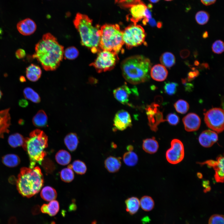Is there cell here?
Instances as JSON below:
<instances>
[{
    "label": "cell",
    "instance_id": "cell-1",
    "mask_svg": "<svg viewBox=\"0 0 224 224\" xmlns=\"http://www.w3.org/2000/svg\"><path fill=\"white\" fill-rule=\"evenodd\" d=\"M33 58L40 63L47 71L56 70L63 57L64 47L56 38L50 33L44 35L36 44Z\"/></svg>",
    "mask_w": 224,
    "mask_h": 224
},
{
    "label": "cell",
    "instance_id": "cell-2",
    "mask_svg": "<svg viewBox=\"0 0 224 224\" xmlns=\"http://www.w3.org/2000/svg\"><path fill=\"white\" fill-rule=\"evenodd\" d=\"M125 80L133 84L145 82L150 77L151 63L147 58L141 55L128 57L123 61L121 66Z\"/></svg>",
    "mask_w": 224,
    "mask_h": 224
},
{
    "label": "cell",
    "instance_id": "cell-3",
    "mask_svg": "<svg viewBox=\"0 0 224 224\" xmlns=\"http://www.w3.org/2000/svg\"><path fill=\"white\" fill-rule=\"evenodd\" d=\"M73 23L80 34L82 45L90 49L92 53L100 51L99 26H93L92 19L87 15L80 13H77Z\"/></svg>",
    "mask_w": 224,
    "mask_h": 224
},
{
    "label": "cell",
    "instance_id": "cell-4",
    "mask_svg": "<svg viewBox=\"0 0 224 224\" xmlns=\"http://www.w3.org/2000/svg\"><path fill=\"white\" fill-rule=\"evenodd\" d=\"M43 184V175L38 166L21 169L16 186L18 192L23 197H32L40 191Z\"/></svg>",
    "mask_w": 224,
    "mask_h": 224
},
{
    "label": "cell",
    "instance_id": "cell-5",
    "mask_svg": "<svg viewBox=\"0 0 224 224\" xmlns=\"http://www.w3.org/2000/svg\"><path fill=\"white\" fill-rule=\"evenodd\" d=\"M48 137L42 130L36 129L31 132L29 137L25 138L23 148L27 151L30 160V168L35 167L36 163L41 165L46 155L45 149L48 146Z\"/></svg>",
    "mask_w": 224,
    "mask_h": 224
},
{
    "label": "cell",
    "instance_id": "cell-6",
    "mask_svg": "<svg viewBox=\"0 0 224 224\" xmlns=\"http://www.w3.org/2000/svg\"><path fill=\"white\" fill-rule=\"evenodd\" d=\"M100 29L99 47L100 50L108 51L117 54L124 44L122 31L119 25L105 24L101 26Z\"/></svg>",
    "mask_w": 224,
    "mask_h": 224
},
{
    "label": "cell",
    "instance_id": "cell-7",
    "mask_svg": "<svg viewBox=\"0 0 224 224\" xmlns=\"http://www.w3.org/2000/svg\"><path fill=\"white\" fill-rule=\"evenodd\" d=\"M146 36L144 29L136 24L128 26L122 31L124 44L128 49L142 44L144 42Z\"/></svg>",
    "mask_w": 224,
    "mask_h": 224
},
{
    "label": "cell",
    "instance_id": "cell-8",
    "mask_svg": "<svg viewBox=\"0 0 224 224\" xmlns=\"http://www.w3.org/2000/svg\"><path fill=\"white\" fill-rule=\"evenodd\" d=\"M118 58L117 54L101 50L98 52L97 58L90 66L93 67L99 73L109 71L114 67Z\"/></svg>",
    "mask_w": 224,
    "mask_h": 224
},
{
    "label": "cell",
    "instance_id": "cell-9",
    "mask_svg": "<svg viewBox=\"0 0 224 224\" xmlns=\"http://www.w3.org/2000/svg\"><path fill=\"white\" fill-rule=\"evenodd\" d=\"M224 111L221 108H213L204 114V120L207 126L218 133L224 129Z\"/></svg>",
    "mask_w": 224,
    "mask_h": 224
},
{
    "label": "cell",
    "instance_id": "cell-10",
    "mask_svg": "<svg viewBox=\"0 0 224 224\" xmlns=\"http://www.w3.org/2000/svg\"><path fill=\"white\" fill-rule=\"evenodd\" d=\"M183 144L179 140L175 139L171 142V147L166 153V157L169 162L176 164L180 162L184 156Z\"/></svg>",
    "mask_w": 224,
    "mask_h": 224
},
{
    "label": "cell",
    "instance_id": "cell-11",
    "mask_svg": "<svg viewBox=\"0 0 224 224\" xmlns=\"http://www.w3.org/2000/svg\"><path fill=\"white\" fill-rule=\"evenodd\" d=\"M159 107V105L153 103L148 105L146 110L149 126L152 131L155 132L157 130V126L161 123L166 121L163 119V114L160 111Z\"/></svg>",
    "mask_w": 224,
    "mask_h": 224
},
{
    "label": "cell",
    "instance_id": "cell-12",
    "mask_svg": "<svg viewBox=\"0 0 224 224\" xmlns=\"http://www.w3.org/2000/svg\"><path fill=\"white\" fill-rule=\"evenodd\" d=\"M114 125L117 130L123 131L132 125V119L129 114L126 111L121 110L115 114L114 120Z\"/></svg>",
    "mask_w": 224,
    "mask_h": 224
},
{
    "label": "cell",
    "instance_id": "cell-13",
    "mask_svg": "<svg viewBox=\"0 0 224 224\" xmlns=\"http://www.w3.org/2000/svg\"><path fill=\"white\" fill-rule=\"evenodd\" d=\"M185 130L187 132H193L197 130L201 124V119L196 114L191 113L185 116L183 119Z\"/></svg>",
    "mask_w": 224,
    "mask_h": 224
},
{
    "label": "cell",
    "instance_id": "cell-14",
    "mask_svg": "<svg viewBox=\"0 0 224 224\" xmlns=\"http://www.w3.org/2000/svg\"><path fill=\"white\" fill-rule=\"evenodd\" d=\"M130 8V19L134 23L136 24L142 19L144 20L145 12L147 7L143 2L141 1Z\"/></svg>",
    "mask_w": 224,
    "mask_h": 224
},
{
    "label": "cell",
    "instance_id": "cell-15",
    "mask_svg": "<svg viewBox=\"0 0 224 224\" xmlns=\"http://www.w3.org/2000/svg\"><path fill=\"white\" fill-rule=\"evenodd\" d=\"M218 139V136L217 133L210 130H206L203 132L198 138L200 144L205 147H212Z\"/></svg>",
    "mask_w": 224,
    "mask_h": 224
},
{
    "label": "cell",
    "instance_id": "cell-16",
    "mask_svg": "<svg viewBox=\"0 0 224 224\" xmlns=\"http://www.w3.org/2000/svg\"><path fill=\"white\" fill-rule=\"evenodd\" d=\"M17 28L19 32L24 35L33 34L36 29L35 22L32 19L27 18L20 21L17 24Z\"/></svg>",
    "mask_w": 224,
    "mask_h": 224
},
{
    "label": "cell",
    "instance_id": "cell-17",
    "mask_svg": "<svg viewBox=\"0 0 224 224\" xmlns=\"http://www.w3.org/2000/svg\"><path fill=\"white\" fill-rule=\"evenodd\" d=\"M132 89H130L124 84L115 89L113 91V95L115 98L119 102L124 105H128Z\"/></svg>",
    "mask_w": 224,
    "mask_h": 224
},
{
    "label": "cell",
    "instance_id": "cell-18",
    "mask_svg": "<svg viewBox=\"0 0 224 224\" xmlns=\"http://www.w3.org/2000/svg\"><path fill=\"white\" fill-rule=\"evenodd\" d=\"M10 109L0 111V138H3L5 133L9 132L11 125V117L9 113Z\"/></svg>",
    "mask_w": 224,
    "mask_h": 224
},
{
    "label": "cell",
    "instance_id": "cell-19",
    "mask_svg": "<svg viewBox=\"0 0 224 224\" xmlns=\"http://www.w3.org/2000/svg\"><path fill=\"white\" fill-rule=\"evenodd\" d=\"M168 72L165 67L162 65L157 64L151 68L150 75L155 80L159 82L164 81L166 78Z\"/></svg>",
    "mask_w": 224,
    "mask_h": 224
},
{
    "label": "cell",
    "instance_id": "cell-20",
    "mask_svg": "<svg viewBox=\"0 0 224 224\" xmlns=\"http://www.w3.org/2000/svg\"><path fill=\"white\" fill-rule=\"evenodd\" d=\"M104 165L108 171L114 173L119 170L121 166V163L119 157L110 156L105 160Z\"/></svg>",
    "mask_w": 224,
    "mask_h": 224
},
{
    "label": "cell",
    "instance_id": "cell-21",
    "mask_svg": "<svg viewBox=\"0 0 224 224\" xmlns=\"http://www.w3.org/2000/svg\"><path fill=\"white\" fill-rule=\"evenodd\" d=\"M217 163L213 167L215 170L214 175L216 181L219 183L224 182V157L220 156L217 158Z\"/></svg>",
    "mask_w": 224,
    "mask_h": 224
},
{
    "label": "cell",
    "instance_id": "cell-22",
    "mask_svg": "<svg viewBox=\"0 0 224 224\" xmlns=\"http://www.w3.org/2000/svg\"><path fill=\"white\" fill-rule=\"evenodd\" d=\"M26 76L30 81L35 82L40 78L42 71L38 66L32 64L26 68Z\"/></svg>",
    "mask_w": 224,
    "mask_h": 224
},
{
    "label": "cell",
    "instance_id": "cell-23",
    "mask_svg": "<svg viewBox=\"0 0 224 224\" xmlns=\"http://www.w3.org/2000/svg\"><path fill=\"white\" fill-rule=\"evenodd\" d=\"M59 209V203L57 201L55 200L50 201L48 204H43L40 208L42 213L48 214L51 216L56 215Z\"/></svg>",
    "mask_w": 224,
    "mask_h": 224
},
{
    "label": "cell",
    "instance_id": "cell-24",
    "mask_svg": "<svg viewBox=\"0 0 224 224\" xmlns=\"http://www.w3.org/2000/svg\"><path fill=\"white\" fill-rule=\"evenodd\" d=\"M159 148V144L155 137L147 138L143 141L142 148L146 152L150 154L155 153Z\"/></svg>",
    "mask_w": 224,
    "mask_h": 224
},
{
    "label": "cell",
    "instance_id": "cell-25",
    "mask_svg": "<svg viewBox=\"0 0 224 224\" xmlns=\"http://www.w3.org/2000/svg\"><path fill=\"white\" fill-rule=\"evenodd\" d=\"M125 203L126 211L130 215H133L138 212L140 207V201L138 198H129L125 200Z\"/></svg>",
    "mask_w": 224,
    "mask_h": 224
},
{
    "label": "cell",
    "instance_id": "cell-26",
    "mask_svg": "<svg viewBox=\"0 0 224 224\" xmlns=\"http://www.w3.org/2000/svg\"><path fill=\"white\" fill-rule=\"evenodd\" d=\"M48 118L46 114L42 110H39L32 119L34 125L37 127L43 128L47 125Z\"/></svg>",
    "mask_w": 224,
    "mask_h": 224
},
{
    "label": "cell",
    "instance_id": "cell-27",
    "mask_svg": "<svg viewBox=\"0 0 224 224\" xmlns=\"http://www.w3.org/2000/svg\"><path fill=\"white\" fill-rule=\"evenodd\" d=\"M77 134L74 133L68 134L64 139V142L68 149L71 151H74L77 149L78 143Z\"/></svg>",
    "mask_w": 224,
    "mask_h": 224
},
{
    "label": "cell",
    "instance_id": "cell-28",
    "mask_svg": "<svg viewBox=\"0 0 224 224\" xmlns=\"http://www.w3.org/2000/svg\"><path fill=\"white\" fill-rule=\"evenodd\" d=\"M25 141V138L21 134L16 133L10 135L8 142L9 145L12 147L22 146L24 147Z\"/></svg>",
    "mask_w": 224,
    "mask_h": 224
},
{
    "label": "cell",
    "instance_id": "cell-29",
    "mask_svg": "<svg viewBox=\"0 0 224 224\" xmlns=\"http://www.w3.org/2000/svg\"><path fill=\"white\" fill-rule=\"evenodd\" d=\"M40 196L44 200L50 202L56 198L57 193L56 190L53 188L46 186L44 187L41 190Z\"/></svg>",
    "mask_w": 224,
    "mask_h": 224
},
{
    "label": "cell",
    "instance_id": "cell-30",
    "mask_svg": "<svg viewBox=\"0 0 224 224\" xmlns=\"http://www.w3.org/2000/svg\"><path fill=\"white\" fill-rule=\"evenodd\" d=\"M160 61L162 65L170 68L175 65V58L171 53L166 52L161 54L160 58Z\"/></svg>",
    "mask_w": 224,
    "mask_h": 224
},
{
    "label": "cell",
    "instance_id": "cell-31",
    "mask_svg": "<svg viewBox=\"0 0 224 224\" xmlns=\"http://www.w3.org/2000/svg\"><path fill=\"white\" fill-rule=\"evenodd\" d=\"M55 158L58 164L64 166L68 164L70 162L71 156L68 152L64 150H61L56 153Z\"/></svg>",
    "mask_w": 224,
    "mask_h": 224
},
{
    "label": "cell",
    "instance_id": "cell-32",
    "mask_svg": "<svg viewBox=\"0 0 224 224\" xmlns=\"http://www.w3.org/2000/svg\"><path fill=\"white\" fill-rule=\"evenodd\" d=\"M3 163L6 166L11 167L17 166L20 162L19 157L14 154H8L3 156L2 158Z\"/></svg>",
    "mask_w": 224,
    "mask_h": 224
},
{
    "label": "cell",
    "instance_id": "cell-33",
    "mask_svg": "<svg viewBox=\"0 0 224 224\" xmlns=\"http://www.w3.org/2000/svg\"><path fill=\"white\" fill-rule=\"evenodd\" d=\"M123 159L124 163L129 166H135L138 161L137 155L132 151H128L125 153L123 155Z\"/></svg>",
    "mask_w": 224,
    "mask_h": 224
},
{
    "label": "cell",
    "instance_id": "cell-34",
    "mask_svg": "<svg viewBox=\"0 0 224 224\" xmlns=\"http://www.w3.org/2000/svg\"><path fill=\"white\" fill-rule=\"evenodd\" d=\"M139 201L140 206L141 208L145 211H150L154 208V202L150 196H144L141 198Z\"/></svg>",
    "mask_w": 224,
    "mask_h": 224
},
{
    "label": "cell",
    "instance_id": "cell-35",
    "mask_svg": "<svg viewBox=\"0 0 224 224\" xmlns=\"http://www.w3.org/2000/svg\"><path fill=\"white\" fill-rule=\"evenodd\" d=\"M23 93L25 97L35 103H39L41 99L38 94L34 90L29 87H26L23 90Z\"/></svg>",
    "mask_w": 224,
    "mask_h": 224
},
{
    "label": "cell",
    "instance_id": "cell-36",
    "mask_svg": "<svg viewBox=\"0 0 224 224\" xmlns=\"http://www.w3.org/2000/svg\"><path fill=\"white\" fill-rule=\"evenodd\" d=\"M60 176L62 180L65 182H70L73 180L74 175L71 164L69 165L67 168H64L61 170Z\"/></svg>",
    "mask_w": 224,
    "mask_h": 224
},
{
    "label": "cell",
    "instance_id": "cell-37",
    "mask_svg": "<svg viewBox=\"0 0 224 224\" xmlns=\"http://www.w3.org/2000/svg\"><path fill=\"white\" fill-rule=\"evenodd\" d=\"M72 166V168L77 174L80 175L84 174L87 170L86 166L83 161L76 160L73 161Z\"/></svg>",
    "mask_w": 224,
    "mask_h": 224
},
{
    "label": "cell",
    "instance_id": "cell-38",
    "mask_svg": "<svg viewBox=\"0 0 224 224\" xmlns=\"http://www.w3.org/2000/svg\"><path fill=\"white\" fill-rule=\"evenodd\" d=\"M209 19V15L207 12L204 11H200L196 13L195 19L197 22L200 25L206 24Z\"/></svg>",
    "mask_w": 224,
    "mask_h": 224
},
{
    "label": "cell",
    "instance_id": "cell-39",
    "mask_svg": "<svg viewBox=\"0 0 224 224\" xmlns=\"http://www.w3.org/2000/svg\"><path fill=\"white\" fill-rule=\"evenodd\" d=\"M174 107L176 111L182 114L186 113L189 108V104L186 101L183 100H179L174 104Z\"/></svg>",
    "mask_w": 224,
    "mask_h": 224
},
{
    "label": "cell",
    "instance_id": "cell-40",
    "mask_svg": "<svg viewBox=\"0 0 224 224\" xmlns=\"http://www.w3.org/2000/svg\"><path fill=\"white\" fill-rule=\"evenodd\" d=\"M79 55V51L75 47L71 46L66 48L64 51L63 56L65 59L73 60Z\"/></svg>",
    "mask_w": 224,
    "mask_h": 224
},
{
    "label": "cell",
    "instance_id": "cell-41",
    "mask_svg": "<svg viewBox=\"0 0 224 224\" xmlns=\"http://www.w3.org/2000/svg\"><path fill=\"white\" fill-rule=\"evenodd\" d=\"M178 84L175 82H168L165 83L164 86L165 92L168 95H172L177 91Z\"/></svg>",
    "mask_w": 224,
    "mask_h": 224
},
{
    "label": "cell",
    "instance_id": "cell-42",
    "mask_svg": "<svg viewBox=\"0 0 224 224\" xmlns=\"http://www.w3.org/2000/svg\"><path fill=\"white\" fill-rule=\"evenodd\" d=\"M212 48L214 53L218 54H222L224 51L223 42L220 40H216L212 44Z\"/></svg>",
    "mask_w": 224,
    "mask_h": 224
},
{
    "label": "cell",
    "instance_id": "cell-43",
    "mask_svg": "<svg viewBox=\"0 0 224 224\" xmlns=\"http://www.w3.org/2000/svg\"><path fill=\"white\" fill-rule=\"evenodd\" d=\"M208 224H224V216L219 214L212 215L209 219Z\"/></svg>",
    "mask_w": 224,
    "mask_h": 224
},
{
    "label": "cell",
    "instance_id": "cell-44",
    "mask_svg": "<svg viewBox=\"0 0 224 224\" xmlns=\"http://www.w3.org/2000/svg\"><path fill=\"white\" fill-rule=\"evenodd\" d=\"M115 2L123 7H130L141 2V0H115Z\"/></svg>",
    "mask_w": 224,
    "mask_h": 224
},
{
    "label": "cell",
    "instance_id": "cell-45",
    "mask_svg": "<svg viewBox=\"0 0 224 224\" xmlns=\"http://www.w3.org/2000/svg\"><path fill=\"white\" fill-rule=\"evenodd\" d=\"M166 121L171 125H175L179 122V117L175 113H170L166 116Z\"/></svg>",
    "mask_w": 224,
    "mask_h": 224
},
{
    "label": "cell",
    "instance_id": "cell-46",
    "mask_svg": "<svg viewBox=\"0 0 224 224\" xmlns=\"http://www.w3.org/2000/svg\"><path fill=\"white\" fill-rule=\"evenodd\" d=\"M199 75V72L197 70L195 69L193 72H189L188 74V77L187 79L188 82H190L194 80Z\"/></svg>",
    "mask_w": 224,
    "mask_h": 224
},
{
    "label": "cell",
    "instance_id": "cell-47",
    "mask_svg": "<svg viewBox=\"0 0 224 224\" xmlns=\"http://www.w3.org/2000/svg\"><path fill=\"white\" fill-rule=\"evenodd\" d=\"M26 55L24 50L21 49H17L15 53V56L17 58L20 59L24 58Z\"/></svg>",
    "mask_w": 224,
    "mask_h": 224
},
{
    "label": "cell",
    "instance_id": "cell-48",
    "mask_svg": "<svg viewBox=\"0 0 224 224\" xmlns=\"http://www.w3.org/2000/svg\"><path fill=\"white\" fill-rule=\"evenodd\" d=\"M182 83L185 87V89L187 91H191L192 88L193 87V85L190 83H189L187 82V79L186 78L182 79Z\"/></svg>",
    "mask_w": 224,
    "mask_h": 224
},
{
    "label": "cell",
    "instance_id": "cell-49",
    "mask_svg": "<svg viewBox=\"0 0 224 224\" xmlns=\"http://www.w3.org/2000/svg\"><path fill=\"white\" fill-rule=\"evenodd\" d=\"M190 52L187 49H184L181 50L180 52V55L182 58H185L189 56Z\"/></svg>",
    "mask_w": 224,
    "mask_h": 224
},
{
    "label": "cell",
    "instance_id": "cell-50",
    "mask_svg": "<svg viewBox=\"0 0 224 224\" xmlns=\"http://www.w3.org/2000/svg\"><path fill=\"white\" fill-rule=\"evenodd\" d=\"M201 2L205 6H209L214 3L216 0H200Z\"/></svg>",
    "mask_w": 224,
    "mask_h": 224
},
{
    "label": "cell",
    "instance_id": "cell-51",
    "mask_svg": "<svg viewBox=\"0 0 224 224\" xmlns=\"http://www.w3.org/2000/svg\"><path fill=\"white\" fill-rule=\"evenodd\" d=\"M18 104L19 105L22 107H26L28 105V103L27 100L25 99L20 100H19Z\"/></svg>",
    "mask_w": 224,
    "mask_h": 224
},
{
    "label": "cell",
    "instance_id": "cell-52",
    "mask_svg": "<svg viewBox=\"0 0 224 224\" xmlns=\"http://www.w3.org/2000/svg\"><path fill=\"white\" fill-rule=\"evenodd\" d=\"M16 219L14 217H11L9 219L8 224H16Z\"/></svg>",
    "mask_w": 224,
    "mask_h": 224
},
{
    "label": "cell",
    "instance_id": "cell-53",
    "mask_svg": "<svg viewBox=\"0 0 224 224\" xmlns=\"http://www.w3.org/2000/svg\"><path fill=\"white\" fill-rule=\"evenodd\" d=\"M127 149L128 151H132L133 149V147L131 145H129L127 147Z\"/></svg>",
    "mask_w": 224,
    "mask_h": 224
},
{
    "label": "cell",
    "instance_id": "cell-54",
    "mask_svg": "<svg viewBox=\"0 0 224 224\" xmlns=\"http://www.w3.org/2000/svg\"><path fill=\"white\" fill-rule=\"evenodd\" d=\"M19 80L21 82H24L26 81L25 78L22 76H20Z\"/></svg>",
    "mask_w": 224,
    "mask_h": 224
},
{
    "label": "cell",
    "instance_id": "cell-55",
    "mask_svg": "<svg viewBox=\"0 0 224 224\" xmlns=\"http://www.w3.org/2000/svg\"><path fill=\"white\" fill-rule=\"evenodd\" d=\"M208 36V33L207 31L204 32L203 35V37L204 38H206Z\"/></svg>",
    "mask_w": 224,
    "mask_h": 224
},
{
    "label": "cell",
    "instance_id": "cell-56",
    "mask_svg": "<svg viewBox=\"0 0 224 224\" xmlns=\"http://www.w3.org/2000/svg\"><path fill=\"white\" fill-rule=\"evenodd\" d=\"M157 26L158 27L160 28L162 26V23L161 22H159L157 23Z\"/></svg>",
    "mask_w": 224,
    "mask_h": 224
},
{
    "label": "cell",
    "instance_id": "cell-57",
    "mask_svg": "<svg viewBox=\"0 0 224 224\" xmlns=\"http://www.w3.org/2000/svg\"><path fill=\"white\" fill-rule=\"evenodd\" d=\"M197 176L200 179L202 178L203 177L202 174L200 173H197Z\"/></svg>",
    "mask_w": 224,
    "mask_h": 224
},
{
    "label": "cell",
    "instance_id": "cell-58",
    "mask_svg": "<svg viewBox=\"0 0 224 224\" xmlns=\"http://www.w3.org/2000/svg\"><path fill=\"white\" fill-rule=\"evenodd\" d=\"M160 0H149L150 2L155 3L158 2Z\"/></svg>",
    "mask_w": 224,
    "mask_h": 224
},
{
    "label": "cell",
    "instance_id": "cell-59",
    "mask_svg": "<svg viewBox=\"0 0 224 224\" xmlns=\"http://www.w3.org/2000/svg\"><path fill=\"white\" fill-rule=\"evenodd\" d=\"M194 65L196 66H198L199 64V62L197 60H195L194 62Z\"/></svg>",
    "mask_w": 224,
    "mask_h": 224
},
{
    "label": "cell",
    "instance_id": "cell-60",
    "mask_svg": "<svg viewBox=\"0 0 224 224\" xmlns=\"http://www.w3.org/2000/svg\"><path fill=\"white\" fill-rule=\"evenodd\" d=\"M2 93L1 91L0 90V100L2 97Z\"/></svg>",
    "mask_w": 224,
    "mask_h": 224
},
{
    "label": "cell",
    "instance_id": "cell-61",
    "mask_svg": "<svg viewBox=\"0 0 224 224\" xmlns=\"http://www.w3.org/2000/svg\"><path fill=\"white\" fill-rule=\"evenodd\" d=\"M96 222H92V224H96Z\"/></svg>",
    "mask_w": 224,
    "mask_h": 224
},
{
    "label": "cell",
    "instance_id": "cell-62",
    "mask_svg": "<svg viewBox=\"0 0 224 224\" xmlns=\"http://www.w3.org/2000/svg\"><path fill=\"white\" fill-rule=\"evenodd\" d=\"M165 0L167 1H172L173 0Z\"/></svg>",
    "mask_w": 224,
    "mask_h": 224
}]
</instances>
